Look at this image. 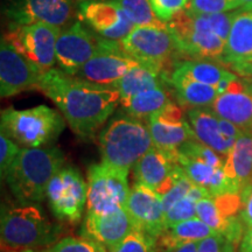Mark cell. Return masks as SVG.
<instances>
[{
    "label": "cell",
    "mask_w": 252,
    "mask_h": 252,
    "mask_svg": "<svg viewBox=\"0 0 252 252\" xmlns=\"http://www.w3.org/2000/svg\"><path fill=\"white\" fill-rule=\"evenodd\" d=\"M60 33L61 27L36 23L9 26L4 37L41 72H46L56 63V42Z\"/></svg>",
    "instance_id": "cell-8"
},
{
    "label": "cell",
    "mask_w": 252,
    "mask_h": 252,
    "mask_svg": "<svg viewBox=\"0 0 252 252\" xmlns=\"http://www.w3.org/2000/svg\"><path fill=\"white\" fill-rule=\"evenodd\" d=\"M220 117L234 123L244 132L252 133V93L241 78L232 81L228 90L210 105Z\"/></svg>",
    "instance_id": "cell-20"
},
{
    "label": "cell",
    "mask_w": 252,
    "mask_h": 252,
    "mask_svg": "<svg viewBox=\"0 0 252 252\" xmlns=\"http://www.w3.org/2000/svg\"><path fill=\"white\" fill-rule=\"evenodd\" d=\"M169 32L174 37L181 55L200 60H222L225 48V40L212 32L200 31L191 26L187 11L176 13L167 23Z\"/></svg>",
    "instance_id": "cell-11"
},
{
    "label": "cell",
    "mask_w": 252,
    "mask_h": 252,
    "mask_svg": "<svg viewBox=\"0 0 252 252\" xmlns=\"http://www.w3.org/2000/svg\"><path fill=\"white\" fill-rule=\"evenodd\" d=\"M182 171L178 161V151H165L153 146L135 162V184L146 186L160 195H165L175 185Z\"/></svg>",
    "instance_id": "cell-12"
},
{
    "label": "cell",
    "mask_w": 252,
    "mask_h": 252,
    "mask_svg": "<svg viewBox=\"0 0 252 252\" xmlns=\"http://www.w3.org/2000/svg\"><path fill=\"white\" fill-rule=\"evenodd\" d=\"M223 252H237V244L226 241L223 248Z\"/></svg>",
    "instance_id": "cell-47"
},
{
    "label": "cell",
    "mask_w": 252,
    "mask_h": 252,
    "mask_svg": "<svg viewBox=\"0 0 252 252\" xmlns=\"http://www.w3.org/2000/svg\"><path fill=\"white\" fill-rule=\"evenodd\" d=\"M128 169L108 162L96 163L88 169L87 213L109 214L126 209Z\"/></svg>",
    "instance_id": "cell-7"
},
{
    "label": "cell",
    "mask_w": 252,
    "mask_h": 252,
    "mask_svg": "<svg viewBox=\"0 0 252 252\" xmlns=\"http://www.w3.org/2000/svg\"><path fill=\"white\" fill-rule=\"evenodd\" d=\"M100 39L102 36H97L81 21H75L62 30L56 42V63L60 69L69 75H76L96 53Z\"/></svg>",
    "instance_id": "cell-13"
},
{
    "label": "cell",
    "mask_w": 252,
    "mask_h": 252,
    "mask_svg": "<svg viewBox=\"0 0 252 252\" xmlns=\"http://www.w3.org/2000/svg\"><path fill=\"white\" fill-rule=\"evenodd\" d=\"M162 77L163 81L173 88L175 98L181 108L184 106L194 109L210 106L219 96L215 87L191 80L175 71H171V74L162 72Z\"/></svg>",
    "instance_id": "cell-24"
},
{
    "label": "cell",
    "mask_w": 252,
    "mask_h": 252,
    "mask_svg": "<svg viewBox=\"0 0 252 252\" xmlns=\"http://www.w3.org/2000/svg\"><path fill=\"white\" fill-rule=\"evenodd\" d=\"M217 232L208 226L198 217L184 220L168 228L156 238L157 252H172L182 245L200 242Z\"/></svg>",
    "instance_id": "cell-25"
},
{
    "label": "cell",
    "mask_w": 252,
    "mask_h": 252,
    "mask_svg": "<svg viewBox=\"0 0 252 252\" xmlns=\"http://www.w3.org/2000/svg\"><path fill=\"white\" fill-rule=\"evenodd\" d=\"M239 252H252V228L244 232L243 238L239 243Z\"/></svg>",
    "instance_id": "cell-44"
},
{
    "label": "cell",
    "mask_w": 252,
    "mask_h": 252,
    "mask_svg": "<svg viewBox=\"0 0 252 252\" xmlns=\"http://www.w3.org/2000/svg\"><path fill=\"white\" fill-rule=\"evenodd\" d=\"M187 119L197 140L226 158L235 141L226 137L222 128L223 118L210 106L188 109Z\"/></svg>",
    "instance_id": "cell-21"
},
{
    "label": "cell",
    "mask_w": 252,
    "mask_h": 252,
    "mask_svg": "<svg viewBox=\"0 0 252 252\" xmlns=\"http://www.w3.org/2000/svg\"><path fill=\"white\" fill-rule=\"evenodd\" d=\"M239 8L236 0H189L186 11L191 14H213Z\"/></svg>",
    "instance_id": "cell-37"
},
{
    "label": "cell",
    "mask_w": 252,
    "mask_h": 252,
    "mask_svg": "<svg viewBox=\"0 0 252 252\" xmlns=\"http://www.w3.org/2000/svg\"><path fill=\"white\" fill-rule=\"evenodd\" d=\"M226 239L222 235L216 234L198 242L197 252H223Z\"/></svg>",
    "instance_id": "cell-42"
},
{
    "label": "cell",
    "mask_w": 252,
    "mask_h": 252,
    "mask_svg": "<svg viewBox=\"0 0 252 252\" xmlns=\"http://www.w3.org/2000/svg\"><path fill=\"white\" fill-rule=\"evenodd\" d=\"M20 150V145L9 139L4 133L0 134V173H1L2 180L5 179L9 167L18 157Z\"/></svg>",
    "instance_id": "cell-39"
},
{
    "label": "cell",
    "mask_w": 252,
    "mask_h": 252,
    "mask_svg": "<svg viewBox=\"0 0 252 252\" xmlns=\"http://www.w3.org/2000/svg\"><path fill=\"white\" fill-rule=\"evenodd\" d=\"M178 152L191 159L206 162L216 168H224L225 158L197 139L187 141L178 150Z\"/></svg>",
    "instance_id": "cell-32"
},
{
    "label": "cell",
    "mask_w": 252,
    "mask_h": 252,
    "mask_svg": "<svg viewBox=\"0 0 252 252\" xmlns=\"http://www.w3.org/2000/svg\"><path fill=\"white\" fill-rule=\"evenodd\" d=\"M157 17L167 24L176 13L187 7L189 0H150Z\"/></svg>",
    "instance_id": "cell-40"
},
{
    "label": "cell",
    "mask_w": 252,
    "mask_h": 252,
    "mask_svg": "<svg viewBox=\"0 0 252 252\" xmlns=\"http://www.w3.org/2000/svg\"><path fill=\"white\" fill-rule=\"evenodd\" d=\"M46 197L56 219L75 224L87 204L88 185L75 167L63 166L50 180Z\"/></svg>",
    "instance_id": "cell-9"
},
{
    "label": "cell",
    "mask_w": 252,
    "mask_h": 252,
    "mask_svg": "<svg viewBox=\"0 0 252 252\" xmlns=\"http://www.w3.org/2000/svg\"><path fill=\"white\" fill-rule=\"evenodd\" d=\"M62 229L50 222L45 213L33 203L4 208L0 235L2 251L35 250L55 244Z\"/></svg>",
    "instance_id": "cell-3"
},
{
    "label": "cell",
    "mask_w": 252,
    "mask_h": 252,
    "mask_svg": "<svg viewBox=\"0 0 252 252\" xmlns=\"http://www.w3.org/2000/svg\"><path fill=\"white\" fill-rule=\"evenodd\" d=\"M187 13L189 15V21L194 28L200 31L212 32V33L226 41L238 11L213 14H191L189 12Z\"/></svg>",
    "instance_id": "cell-30"
},
{
    "label": "cell",
    "mask_w": 252,
    "mask_h": 252,
    "mask_svg": "<svg viewBox=\"0 0 252 252\" xmlns=\"http://www.w3.org/2000/svg\"><path fill=\"white\" fill-rule=\"evenodd\" d=\"M109 252H157L156 238L134 228L121 244Z\"/></svg>",
    "instance_id": "cell-34"
},
{
    "label": "cell",
    "mask_w": 252,
    "mask_h": 252,
    "mask_svg": "<svg viewBox=\"0 0 252 252\" xmlns=\"http://www.w3.org/2000/svg\"><path fill=\"white\" fill-rule=\"evenodd\" d=\"M242 11H252V0H236Z\"/></svg>",
    "instance_id": "cell-46"
},
{
    "label": "cell",
    "mask_w": 252,
    "mask_h": 252,
    "mask_svg": "<svg viewBox=\"0 0 252 252\" xmlns=\"http://www.w3.org/2000/svg\"><path fill=\"white\" fill-rule=\"evenodd\" d=\"M64 162V154L58 147H24L4 180L20 203H39L45 200L50 180Z\"/></svg>",
    "instance_id": "cell-2"
},
{
    "label": "cell",
    "mask_w": 252,
    "mask_h": 252,
    "mask_svg": "<svg viewBox=\"0 0 252 252\" xmlns=\"http://www.w3.org/2000/svg\"><path fill=\"white\" fill-rule=\"evenodd\" d=\"M154 146L165 151H178L189 140L197 139L186 121L184 112L176 108H166L146 121Z\"/></svg>",
    "instance_id": "cell-18"
},
{
    "label": "cell",
    "mask_w": 252,
    "mask_h": 252,
    "mask_svg": "<svg viewBox=\"0 0 252 252\" xmlns=\"http://www.w3.org/2000/svg\"><path fill=\"white\" fill-rule=\"evenodd\" d=\"M197 248H198V242H193V243L182 245V247L176 249V250L172 252H197Z\"/></svg>",
    "instance_id": "cell-45"
},
{
    "label": "cell",
    "mask_w": 252,
    "mask_h": 252,
    "mask_svg": "<svg viewBox=\"0 0 252 252\" xmlns=\"http://www.w3.org/2000/svg\"><path fill=\"white\" fill-rule=\"evenodd\" d=\"M252 61V11H238L225 41L220 62L232 67Z\"/></svg>",
    "instance_id": "cell-23"
},
{
    "label": "cell",
    "mask_w": 252,
    "mask_h": 252,
    "mask_svg": "<svg viewBox=\"0 0 252 252\" xmlns=\"http://www.w3.org/2000/svg\"><path fill=\"white\" fill-rule=\"evenodd\" d=\"M195 184L190 181V179L186 175V173L182 169L180 174H179L178 179H176L175 185L173 186L171 190L165 195H162V208L163 213H166L167 210H169L171 208L174 206L176 202L181 200V198L186 197L189 193L193 186Z\"/></svg>",
    "instance_id": "cell-38"
},
{
    "label": "cell",
    "mask_w": 252,
    "mask_h": 252,
    "mask_svg": "<svg viewBox=\"0 0 252 252\" xmlns=\"http://www.w3.org/2000/svg\"><path fill=\"white\" fill-rule=\"evenodd\" d=\"M225 175L241 193L252 181V133L244 132L225 158Z\"/></svg>",
    "instance_id": "cell-26"
},
{
    "label": "cell",
    "mask_w": 252,
    "mask_h": 252,
    "mask_svg": "<svg viewBox=\"0 0 252 252\" xmlns=\"http://www.w3.org/2000/svg\"><path fill=\"white\" fill-rule=\"evenodd\" d=\"M115 1H117L134 26L165 24L154 13L150 0H115Z\"/></svg>",
    "instance_id": "cell-31"
},
{
    "label": "cell",
    "mask_w": 252,
    "mask_h": 252,
    "mask_svg": "<svg viewBox=\"0 0 252 252\" xmlns=\"http://www.w3.org/2000/svg\"><path fill=\"white\" fill-rule=\"evenodd\" d=\"M169 102L172 100L169 98L168 93L161 86L143 91L121 104L125 111L130 115L143 121H149L152 116L161 111Z\"/></svg>",
    "instance_id": "cell-29"
},
{
    "label": "cell",
    "mask_w": 252,
    "mask_h": 252,
    "mask_svg": "<svg viewBox=\"0 0 252 252\" xmlns=\"http://www.w3.org/2000/svg\"><path fill=\"white\" fill-rule=\"evenodd\" d=\"M137 65H139V62L123 49L119 41L102 37L93 58L84 63L74 76L93 83L111 86Z\"/></svg>",
    "instance_id": "cell-10"
},
{
    "label": "cell",
    "mask_w": 252,
    "mask_h": 252,
    "mask_svg": "<svg viewBox=\"0 0 252 252\" xmlns=\"http://www.w3.org/2000/svg\"><path fill=\"white\" fill-rule=\"evenodd\" d=\"M242 80H243V82H244L245 88H247L249 91H251V93H252V81L247 80V78H242Z\"/></svg>",
    "instance_id": "cell-48"
},
{
    "label": "cell",
    "mask_w": 252,
    "mask_h": 252,
    "mask_svg": "<svg viewBox=\"0 0 252 252\" xmlns=\"http://www.w3.org/2000/svg\"><path fill=\"white\" fill-rule=\"evenodd\" d=\"M43 252H108V250L93 239L81 236L60 239Z\"/></svg>",
    "instance_id": "cell-35"
},
{
    "label": "cell",
    "mask_w": 252,
    "mask_h": 252,
    "mask_svg": "<svg viewBox=\"0 0 252 252\" xmlns=\"http://www.w3.org/2000/svg\"><path fill=\"white\" fill-rule=\"evenodd\" d=\"M195 217H197L196 201L187 195L165 213V228Z\"/></svg>",
    "instance_id": "cell-36"
},
{
    "label": "cell",
    "mask_w": 252,
    "mask_h": 252,
    "mask_svg": "<svg viewBox=\"0 0 252 252\" xmlns=\"http://www.w3.org/2000/svg\"><path fill=\"white\" fill-rule=\"evenodd\" d=\"M172 71L185 75L191 80H195L208 86L217 87L223 80L237 77V74L225 69L223 65L216 64L203 60H187L176 62Z\"/></svg>",
    "instance_id": "cell-28"
},
{
    "label": "cell",
    "mask_w": 252,
    "mask_h": 252,
    "mask_svg": "<svg viewBox=\"0 0 252 252\" xmlns=\"http://www.w3.org/2000/svg\"><path fill=\"white\" fill-rule=\"evenodd\" d=\"M133 229V222L126 209L109 214L87 213L81 235L111 251L121 244Z\"/></svg>",
    "instance_id": "cell-19"
},
{
    "label": "cell",
    "mask_w": 252,
    "mask_h": 252,
    "mask_svg": "<svg viewBox=\"0 0 252 252\" xmlns=\"http://www.w3.org/2000/svg\"><path fill=\"white\" fill-rule=\"evenodd\" d=\"M119 42L123 49L139 64L160 74L173 63L176 54L181 55L167 24L135 26Z\"/></svg>",
    "instance_id": "cell-6"
},
{
    "label": "cell",
    "mask_w": 252,
    "mask_h": 252,
    "mask_svg": "<svg viewBox=\"0 0 252 252\" xmlns=\"http://www.w3.org/2000/svg\"><path fill=\"white\" fill-rule=\"evenodd\" d=\"M179 165L193 184L206 189L212 196L228 193H239L225 175L224 168H216L206 162L191 159L178 152Z\"/></svg>",
    "instance_id": "cell-22"
},
{
    "label": "cell",
    "mask_w": 252,
    "mask_h": 252,
    "mask_svg": "<svg viewBox=\"0 0 252 252\" xmlns=\"http://www.w3.org/2000/svg\"><path fill=\"white\" fill-rule=\"evenodd\" d=\"M8 252H35L34 250H21V251H8Z\"/></svg>",
    "instance_id": "cell-49"
},
{
    "label": "cell",
    "mask_w": 252,
    "mask_h": 252,
    "mask_svg": "<svg viewBox=\"0 0 252 252\" xmlns=\"http://www.w3.org/2000/svg\"><path fill=\"white\" fill-rule=\"evenodd\" d=\"M236 74L239 75L242 78H247V80L252 81V61L242 63V64H236L230 67Z\"/></svg>",
    "instance_id": "cell-43"
},
{
    "label": "cell",
    "mask_w": 252,
    "mask_h": 252,
    "mask_svg": "<svg viewBox=\"0 0 252 252\" xmlns=\"http://www.w3.org/2000/svg\"><path fill=\"white\" fill-rule=\"evenodd\" d=\"M196 214L198 219L206 223L208 226H210L214 231L222 235L223 237L226 236L225 234L228 232L229 226L225 220L220 217L215 201H214V196H208L198 200L196 202Z\"/></svg>",
    "instance_id": "cell-33"
},
{
    "label": "cell",
    "mask_w": 252,
    "mask_h": 252,
    "mask_svg": "<svg viewBox=\"0 0 252 252\" xmlns=\"http://www.w3.org/2000/svg\"><path fill=\"white\" fill-rule=\"evenodd\" d=\"M78 11L82 20L94 33L109 40L121 41L135 27L117 1L83 0Z\"/></svg>",
    "instance_id": "cell-15"
},
{
    "label": "cell",
    "mask_w": 252,
    "mask_h": 252,
    "mask_svg": "<svg viewBox=\"0 0 252 252\" xmlns=\"http://www.w3.org/2000/svg\"><path fill=\"white\" fill-rule=\"evenodd\" d=\"M163 82L165 81H163L162 74L139 64L130 69L124 76L111 84V87L118 91L121 96V103H124L143 91L161 87Z\"/></svg>",
    "instance_id": "cell-27"
},
{
    "label": "cell",
    "mask_w": 252,
    "mask_h": 252,
    "mask_svg": "<svg viewBox=\"0 0 252 252\" xmlns=\"http://www.w3.org/2000/svg\"><path fill=\"white\" fill-rule=\"evenodd\" d=\"M41 72L5 37L0 45V94L11 97L27 90H37Z\"/></svg>",
    "instance_id": "cell-14"
},
{
    "label": "cell",
    "mask_w": 252,
    "mask_h": 252,
    "mask_svg": "<svg viewBox=\"0 0 252 252\" xmlns=\"http://www.w3.org/2000/svg\"><path fill=\"white\" fill-rule=\"evenodd\" d=\"M98 146L103 162L130 171L154 144L147 124L126 112L115 116L100 131Z\"/></svg>",
    "instance_id": "cell-4"
},
{
    "label": "cell",
    "mask_w": 252,
    "mask_h": 252,
    "mask_svg": "<svg viewBox=\"0 0 252 252\" xmlns=\"http://www.w3.org/2000/svg\"><path fill=\"white\" fill-rule=\"evenodd\" d=\"M64 118L56 110L39 105L26 110L8 108L1 111V133L23 147H49L64 130Z\"/></svg>",
    "instance_id": "cell-5"
},
{
    "label": "cell",
    "mask_w": 252,
    "mask_h": 252,
    "mask_svg": "<svg viewBox=\"0 0 252 252\" xmlns=\"http://www.w3.org/2000/svg\"><path fill=\"white\" fill-rule=\"evenodd\" d=\"M37 90L54 102L74 133L83 139L93 138L121 103L113 87L93 83L55 68L43 72Z\"/></svg>",
    "instance_id": "cell-1"
},
{
    "label": "cell",
    "mask_w": 252,
    "mask_h": 252,
    "mask_svg": "<svg viewBox=\"0 0 252 252\" xmlns=\"http://www.w3.org/2000/svg\"><path fill=\"white\" fill-rule=\"evenodd\" d=\"M126 210L134 228L157 238L165 229L162 196L156 190L140 184H134L128 194Z\"/></svg>",
    "instance_id": "cell-17"
},
{
    "label": "cell",
    "mask_w": 252,
    "mask_h": 252,
    "mask_svg": "<svg viewBox=\"0 0 252 252\" xmlns=\"http://www.w3.org/2000/svg\"><path fill=\"white\" fill-rule=\"evenodd\" d=\"M242 208L239 216L248 229L252 228V181L242 189L241 193Z\"/></svg>",
    "instance_id": "cell-41"
},
{
    "label": "cell",
    "mask_w": 252,
    "mask_h": 252,
    "mask_svg": "<svg viewBox=\"0 0 252 252\" xmlns=\"http://www.w3.org/2000/svg\"><path fill=\"white\" fill-rule=\"evenodd\" d=\"M71 0H13L6 7L9 26L47 23L62 27L72 15Z\"/></svg>",
    "instance_id": "cell-16"
}]
</instances>
